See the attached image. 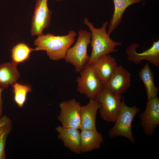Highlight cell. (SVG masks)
I'll list each match as a JSON object with an SVG mask.
<instances>
[{
	"mask_svg": "<svg viewBox=\"0 0 159 159\" xmlns=\"http://www.w3.org/2000/svg\"><path fill=\"white\" fill-rule=\"evenodd\" d=\"M77 34L73 30H69L67 34L56 36L52 34H43L38 36L34 40L35 51H45L52 60L64 59L68 49L74 43Z\"/></svg>",
	"mask_w": 159,
	"mask_h": 159,
	"instance_id": "6da1fadb",
	"label": "cell"
},
{
	"mask_svg": "<svg viewBox=\"0 0 159 159\" xmlns=\"http://www.w3.org/2000/svg\"><path fill=\"white\" fill-rule=\"evenodd\" d=\"M108 23L107 21L105 22L102 27L97 29L87 18H85L84 20V24L88 27L91 31L92 51L87 62L90 64L103 55L117 52L115 47L121 45V42L113 41L110 38L106 31Z\"/></svg>",
	"mask_w": 159,
	"mask_h": 159,
	"instance_id": "7a4b0ae2",
	"label": "cell"
},
{
	"mask_svg": "<svg viewBox=\"0 0 159 159\" xmlns=\"http://www.w3.org/2000/svg\"><path fill=\"white\" fill-rule=\"evenodd\" d=\"M140 111V109L136 106H127L122 97L121 109L118 115L114 126L108 132L110 137L123 136L128 139L132 144H134L135 140L132 133L131 125L135 116Z\"/></svg>",
	"mask_w": 159,
	"mask_h": 159,
	"instance_id": "3957f363",
	"label": "cell"
},
{
	"mask_svg": "<svg viewBox=\"0 0 159 159\" xmlns=\"http://www.w3.org/2000/svg\"><path fill=\"white\" fill-rule=\"evenodd\" d=\"M78 33L76 42L68 49L64 59L66 62L74 66L77 73L80 72L89 60L87 48L91 37V33L85 30L80 29Z\"/></svg>",
	"mask_w": 159,
	"mask_h": 159,
	"instance_id": "277c9868",
	"label": "cell"
},
{
	"mask_svg": "<svg viewBox=\"0 0 159 159\" xmlns=\"http://www.w3.org/2000/svg\"><path fill=\"white\" fill-rule=\"evenodd\" d=\"M80 72L76 80L78 92L89 99H95L104 87L102 81L88 63Z\"/></svg>",
	"mask_w": 159,
	"mask_h": 159,
	"instance_id": "5b68a950",
	"label": "cell"
},
{
	"mask_svg": "<svg viewBox=\"0 0 159 159\" xmlns=\"http://www.w3.org/2000/svg\"><path fill=\"white\" fill-rule=\"evenodd\" d=\"M121 95H114L104 87L96 96L95 99L100 104V115L105 121L115 122L121 109Z\"/></svg>",
	"mask_w": 159,
	"mask_h": 159,
	"instance_id": "8992f818",
	"label": "cell"
},
{
	"mask_svg": "<svg viewBox=\"0 0 159 159\" xmlns=\"http://www.w3.org/2000/svg\"><path fill=\"white\" fill-rule=\"evenodd\" d=\"M81 106L75 98L64 101L59 105L60 112L58 119L62 126L80 130Z\"/></svg>",
	"mask_w": 159,
	"mask_h": 159,
	"instance_id": "52a82bcc",
	"label": "cell"
},
{
	"mask_svg": "<svg viewBox=\"0 0 159 159\" xmlns=\"http://www.w3.org/2000/svg\"><path fill=\"white\" fill-rule=\"evenodd\" d=\"M47 0H37L32 16L31 34L38 36L43 34V30L51 23L52 11L47 6Z\"/></svg>",
	"mask_w": 159,
	"mask_h": 159,
	"instance_id": "ba28073f",
	"label": "cell"
},
{
	"mask_svg": "<svg viewBox=\"0 0 159 159\" xmlns=\"http://www.w3.org/2000/svg\"><path fill=\"white\" fill-rule=\"evenodd\" d=\"M141 126L147 135L151 136L159 124V100L157 97L148 100L144 111L140 114Z\"/></svg>",
	"mask_w": 159,
	"mask_h": 159,
	"instance_id": "9c48e42d",
	"label": "cell"
},
{
	"mask_svg": "<svg viewBox=\"0 0 159 159\" xmlns=\"http://www.w3.org/2000/svg\"><path fill=\"white\" fill-rule=\"evenodd\" d=\"M139 47L137 43L129 45L126 49L128 60L136 64H140L143 60L149 61L158 68L159 67V41L154 42L152 46L141 53H138L136 49Z\"/></svg>",
	"mask_w": 159,
	"mask_h": 159,
	"instance_id": "30bf717a",
	"label": "cell"
},
{
	"mask_svg": "<svg viewBox=\"0 0 159 159\" xmlns=\"http://www.w3.org/2000/svg\"><path fill=\"white\" fill-rule=\"evenodd\" d=\"M131 74L121 66L115 70L104 87L114 95H120L130 87Z\"/></svg>",
	"mask_w": 159,
	"mask_h": 159,
	"instance_id": "8fae6325",
	"label": "cell"
},
{
	"mask_svg": "<svg viewBox=\"0 0 159 159\" xmlns=\"http://www.w3.org/2000/svg\"><path fill=\"white\" fill-rule=\"evenodd\" d=\"M90 65L104 86L109 80L117 66L115 59L109 54L101 56Z\"/></svg>",
	"mask_w": 159,
	"mask_h": 159,
	"instance_id": "7c38bea8",
	"label": "cell"
},
{
	"mask_svg": "<svg viewBox=\"0 0 159 159\" xmlns=\"http://www.w3.org/2000/svg\"><path fill=\"white\" fill-rule=\"evenodd\" d=\"M58 133L57 138L63 143L65 147L76 154L81 153L80 131L79 129L59 126L55 128Z\"/></svg>",
	"mask_w": 159,
	"mask_h": 159,
	"instance_id": "4fadbf2b",
	"label": "cell"
},
{
	"mask_svg": "<svg viewBox=\"0 0 159 159\" xmlns=\"http://www.w3.org/2000/svg\"><path fill=\"white\" fill-rule=\"evenodd\" d=\"M101 107L96 99H90L88 103L81 106L80 130H97L96 118L98 110Z\"/></svg>",
	"mask_w": 159,
	"mask_h": 159,
	"instance_id": "5bb4252c",
	"label": "cell"
},
{
	"mask_svg": "<svg viewBox=\"0 0 159 159\" xmlns=\"http://www.w3.org/2000/svg\"><path fill=\"white\" fill-rule=\"evenodd\" d=\"M81 153H86L99 149L104 139L102 134L97 130H81Z\"/></svg>",
	"mask_w": 159,
	"mask_h": 159,
	"instance_id": "9a60e30c",
	"label": "cell"
},
{
	"mask_svg": "<svg viewBox=\"0 0 159 159\" xmlns=\"http://www.w3.org/2000/svg\"><path fill=\"white\" fill-rule=\"evenodd\" d=\"M141 0H113L114 10L110 21L107 33L109 36L120 23L126 9L131 5L140 2Z\"/></svg>",
	"mask_w": 159,
	"mask_h": 159,
	"instance_id": "2e32d148",
	"label": "cell"
},
{
	"mask_svg": "<svg viewBox=\"0 0 159 159\" xmlns=\"http://www.w3.org/2000/svg\"><path fill=\"white\" fill-rule=\"evenodd\" d=\"M17 66L11 62L0 64V87L7 89L10 85L16 82L20 77Z\"/></svg>",
	"mask_w": 159,
	"mask_h": 159,
	"instance_id": "e0dca14e",
	"label": "cell"
},
{
	"mask_svg": "<svg viewBox=\"0 0 159 159\" xmlns=\"http://www.w3.org/2000/svg\"><path fill=\"white\" fill-rule=\"evenodd\" d=\"M138 75L145 86L148 100L157 97L159 88L155 85L154 76L148 63L140 70Z\"/></svg>",
	"mask_w": 159,
	"mask_h": 159,
	"instance_id": "ac0fdd59",
	"label": "cell"
},
{
	"mask_svg": "<svg viewBox=\"0 0 159 159\" xmlns=\"http://www.w3.org/2000/svg\"><path fill=\"white\" fill-rule=\"evenodd\" d=\"M12 122L6 115L0 117V159H6L5 146L7 138L12 130Z\"/></svg>",
	"mask_w": 159,
	"mask_h": 159,
	"instance_id": "d6986e66",
	"label": "cell"
},
{
	"mask_svg": "<svg viewBox=\"0 0 159 159\" xmlns=\"http://www.w3.org/2000/svg\"><path fill=\"white\" fill-rule=\"evenodd\" d=\"M35 51V49L30 48L27 44L20 42L13 47L11 49V62L17 66L20 63L28 59L32 52Z\"/></svg>",
	"mask_w": 159,
	"mask_h": 159,
	"instance_id": "ffe728a7",
	"label": "cell"
},
{
	"mask_svg": "<svg viewBox=\"0 0 159 159\" xmlns=\"http://www.w3.org/2000/svg\"><path fill=\"white\" fill-rule=\"evenodd\" d=\"M12 86L14 100L18 107L21 108L26 101L27 94L32 91V88L29 85L16 82L13 84Z\"/></svg>",
	"mask_w": 159,
	"mask_h": 159,
	"instance_id": "44dd1931",
	"label": "cell"
},
{
	"mask_svg": "<svg viewBox=\"0 0 159 159\" xmlns=\"http://www.w3.org/2000/svg\"><path fill=\"white\" fill-rule=\"evenodd\" d=\"M4 89L0 87V117L2 115L3 113V101L1 97V93Z\"/></svg>",
	"mask_w": 159,
	"mask_h": 159,
	"instance_id": "7402d4cb",
	"label": "cell"
},
{
	"mask_svg": "<svg viewBox=\"0 0 159 159\" xmlns=\"http://www.w3.org/2000/svg\"><path fill=\"white\" fill-rule=\"evenodd\" d=\"M57 1H62V0H57Z\"/></svg>",
	"mask_w": 159,
	"mask_h": 159,
	"instance_id": "603a6c76",
	"label": "cell"
}]
</instances>
